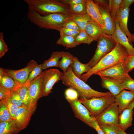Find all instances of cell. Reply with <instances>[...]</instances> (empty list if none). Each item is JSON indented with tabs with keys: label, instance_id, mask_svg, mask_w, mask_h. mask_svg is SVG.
Masks as SVG:
<instances>
[{
	"label": "cell",
	"instance_id": "obj_19",
	"mask_svg": "<svg viewBox=\"0 0 134 134\" xmlns=\"http://www.w3.org/2000/svg\"><path fill=\"white\" fill-rule=\"evenodd\" d=\"M33 113L23 106L18 108L15 114V119L20 126L22 130L27 126Z\"/></svg>",
	"mask_w": 134,
	"mask_h": 134
},
{
	"label": "cell",
	"instance_id": "obj_42",
	"mask_svg": "<svg viewBox=\"0 0 134 134\" xmlns=\"http://www.w3.org/2000/svg\"><path fill=\"white\" fill-rule=\"evenodd\" d=\"M3 33H0V58H1L8 51L7 46L4 41L3 38Z\"/></svg>",
	"mask_w": 134,
	"mask_h": 134
},
{
	"label": "cell",
	"instance_id": "obj_2",
	"mask_svg": "<svg viewBox=\"0 0 134 134\" xmlns=\"http://www.w3.org/2000/svg\"><path fill=\"white\" fill-rule=\"evenodd\" d=\"M129 55L124 46L120 43H116L112 50L102 57L88 72L82 74L80 78L86 82L92 75L125 61Z\"/></svg>",
	"mask_w": 134,
	"mask_h": 134
},
{
	"label": "cell",
	"instance_id": "obj_45",
	"mask_svg": "<svg viewBox=\"0 0 134 134\" xmlns=\"http://www.w3.org/2000/svg\"><path fill=\"white\" fill-rule=\"evenodd\" d=\"M61 1L65 4L67 5H73L83 2L86 0H62Z\"/></svg>",
	"mask_w": 134,
	"mask_h": 134
},
{
	"label": "cell",
	"instance_id": "obj_35",
	"mask_svg": "<svg viewBox=\"0 0 134 134\" xmlns=\"http://www.w3.org/2000/svg\"><path fill=\"white\" fill-rule=\"evenodd\" d=\"M99 125L105 134H118L119 128L118 126L102 124Z\"/></svg>",
	"mask_w": 134,
	"mask_h": 134
},
{
	"label": "cell",
	"instance_id": "obj_17",
	"mask_svg": "<svg viewBox=\"0 0 134 134\" xmlns=\"http://www.w3.org/2000/svg\"><path fill=\"white\" fill-rule=\"evenodd\" d=\"M115 102L118 106L120 114L127 108L134 99V91H127L124 89L115 97Z\"/></svg>",
	"mask_w": 134,
	"mask_h": 134
},
{
	"label": "cell",
	"instance_id": "obj_48",
	"mask_svg": "<svg viewBox=\"0 0 134 134\" xmlns=\"http://www.w3.org/2000/svg\"><path fill=\"white\" fill-rule=\"evenodd\" d=\"M128 107L134 108V99L129 104Z\"/></svg>",
	"mask_w": 134,
	"mask_h": 134
},
{
	"label": "cell",
	"instance_id": "obj_22",
	"mask_svg": "<svg viewBox=\"0 0 134 134\" xmlns=\"http://www.w3.org/2000/svg\"><path fill=\"white\" fill-rule=\"evenodd\" d=\"M21 130L15 119L0 122V134H17Z\"/></svg>",
	"mask_w": 134,
	"mask_h": 134
},
{
	"label": "cell",
	"instance_id": "obj_10",
	"mask_svg": "<svg viewBox=\"0 0 134 134\" xmlns=\"http://www.w3.org/2000/svg\"><path fill=\"white\" fill-rule=\"evenodd\" d=\"M119 114V107L115 102L95 119L98 124H109L118 126Z\"/></svg>",
	"mask_w": 134,
	"mask_h": 134
},
{
	"label": "cell",
	"instance_id": "obj_13",
	"mask_svg": "<svg viewBox=\"0 0 134 134\" xmlns=\"http://www.w3.org/2000/svg\"><path fill=\"white\" fill-rule=\"evenodd\" d=\"M78 99L67 101L75 117L90 127L94 118L86 107Z\"/></svg>",
	"mask_w": 134,
	"mask_h": 134
},
{
	"label": "cell",
	"instance_id": "obj_8",
	"mask_svg": "<svg viewBox=\"0 0 134 134\" xmlns=\"http://www.w3.org/2000/svg\"><path fill=\"white\" fill-rule=\"evenodd\" d=\"M37 64L34 60H32L27 63L25 67L22 68L14 70L2 68V70L3 73L10 76L21 86L25 84L30 73Z\"/></svg>",
	"mask_w": 134,
	"mask_h": 134
},
{
	"label": "cell",
	"instance_id": "obj_5",
	"mask_svg": "<svg viewBox=\"0 0 134 134\" xmlns=\"http://www.w3.org/2000/svg\"><path fill=\"white\" fill-rule=\"evenodd\" d=\"M78 100L87 109L91 116L95 118L115 102V96L113 95L88 99L79 98Z\"/></svg>",
	"mask_w": 134,
	"mask_h": 134
},
{
	"label": "cell",
	"instance_id": "obj_34",
	"mask_svg": "<svg viewBox=\"0 0 134 134\" xmlns=\"http://www.w3.org/2000/svg\"><path fill=\"white\" fill-rule=\"evenodd\" d=\"M122 1V0H108V9L111 17L114 19H115L116 15L119 9Z\"/></svg>",
	"mask_w": 134,
	"mask_h": 134
},
{
	"label": "cell",
	"instance_id": "obj_18",
	"mask_svg": "<svg viewBox=\"0 0 134 134\" xmlns=\"http://www.w3.org/2000/svg\"><path fill=\"white\" fill-rule=\"evenodd\" d=\"M86 3L87 14L104 29V23L98 4L92 0H86Z\"/></svg>",
	"mask_w": 134,
	"mask_h": 134
},
{
	"label": "cell",
	"instance_id": "obj_28",
	"mask_svg": "<svg viewBox=\"0 0 134 134\" xmlns=\"http://www.w3.org/2000/svg\"><path fill=\"white\" fill-rule=\"evenodd\" d=\"M16 90L23 102L24 107L28 109L30 97L28 86L25 85L20 86Z\"/></svg>",
	"mask_w": 134,
	"mask_h": 134
},
{
	"label": "cell",
	"instance_id": "obj_24",
	"mask_svg": "<svg viewBox=\"0 0 134 134\" xmlns=\"http://www.w3.org/2000/svg\"><path fill=\"white\" fill-rule=\"evenodd\" d=\"M71 67L74 74L79 78L83 73L85 72H87L91 69L87 64H84L81 63L80 62L78 58L75 56L74 57Z\"/></svg>",
	"mask_w": 134,
	"mask_h": 134
},
{
	"label": "cell",
	"instance_id": "obj_27",
	"mask_svg": "<svg viewBox=\"0 0 134 134\" xmlns=\"http://www.w3.org/2000/svg\"><path fill=\"white\" fill-rule=\"evenodd\" d=\"M74 57L69 52L62 51V55L59 63V68L63 72L66 71L72 64Z\"/></svg>",
	"mask_w": 134,
	"mask_h": 134
},
{
	"label": "cell",
	"instance_id": "obj_21",
	"mask_svg": "<svg viewBox=\"0 0 134 134\" xmlns=\"http://www.w3.org/2000/svg\"><path fill=\"white\" fill-rule=\"evenodd\" d=\"M0 86L7 92L16 90L20 86L10 76L3 73L0 68Z\"/></svg>",
	"mask_w": 134,
	"mask_h": 134
},
{
	"label": "cell",
	"instance_id": "obj_11",
	"mask_svg": "<svg viewBox=\"0 0 134 134\" xmlns=\"http://www.w3.org/2000/svg\"><path fill=\"white\" fill-rule=\"evenodd\" d=\"M108 0H102L98 4L104 23L105 32L107 34L111 35L115 29V21L110 14L108 7Z\"/></svg>",
	"mask_w": 134,
	"mask_h": 134
},
{
	"label": "cell",
	"instance_id": "obj_31",
	"mask_svg": "<svg viewBox=\"0 0 134 134\" xmlns=\"http://www.w3.org/2000/svg\"><path fill=\"white\" fill-rule=\"evenodd\" d=\"M77 45L81 43L89 44L94 41H97L94 38L90 36L85 30L82 31L76 37Z\"/></svg>",
	"mask_w": 134,
	"mask_h": 134
},
{
	"label": "cell",
	"instance_id": "obj_14",
	"mask_svg": "<svg viewBox=\"0 0 134 134\" xmlns=\"http://www.w3.org/2000/svg\"><path fill=\"white\" fill-rule=\"evenodd\" d=\"M115 29L111 37L116 43H119L126 49L129 55L134 54V48L130 43L126 35L121 29L118 21L115 19Z\"/></svg>",
	"mask_w": 134,
	"mask_h": 134
},
{
	"label": "cell",
	"instance_id": "obj_50",
	"mask_svg": "<svg viewBox=\"0 0 134 134\" xmlns=\"http://www.w3.org/2000/svg\"><path fill=\"white\" fill-rule=\"evenodd\" d=\"M131 37L132 42H134V34H131Z\"/></svg>",
	"mask_w": 134,
	"mask_h": 134
},
{
	"label": "cell",
	"instance_id": "obj_25",
	"mask_svg": "<svg viewBox=\"0 0 134 134\" xmlns=\"http://www.w3.org/2000/svg\"><path fill=\"white\" fill-rule=\"evenodd\" d=\"M62 55V51H55L52 53L50 58L41 64L42 69L52 67H59V63Z\"/></svg>",
	"mask_w": 134,
	"mask_h": 134
},
{
	"label": "cell",
	"instance_id": "obj_29",
	"mask_svg": "<svg viewBox=\"0 0 134 134\" xmlns=\"http://www.w3.org/2000/svg\"><path fill=\"white\" fill-rule=\"evenodd\" d=\"M76 37L69 36H60L57 40L56 44L65 47L66 49L76 47Z\"/></svg>",
	"mask_w": 134,
	"mask_h": 134
},
{
	"label": "cell",
	"instance_id": "obj_20",
	"mask_svg": "<svg viewBox=\"0 0 134 134\" xmlns=\"http://www.w3.org/2000/svg\"><path fill=\"white\" fill-rule=\"evenodd\" d=\"M133 108L127 107L119 115L118 126L125 131L132 125Z\"/></svg>",
	"mask_w": 134,
	"mask_h": 134
},
{
	"label": "cell",
	"instance_id": "obj_16",
	"mask_svg": "<svg viewBox=\"0 0 134 134\" xmlns=\"http://www.w3.org/2000/svg\"><path fill=\"white\" fill-rule=\"evenodd\" d=\"M100 77L102 87L108 90L115 97L124 89L121 84L122 80L107 76Z\"/></svg>",
	"mask_w": 134,
	"mask_h": 134
},
{
	"label": "cell",
	"instance_id": "obj_1",
	"mask_svg": "<svg viewBox=\"0 0 134 134\" xmlns=\"http://www.w3.org/2000/svg\"><path fill=\"white\" fill-rule=\"evenodd\" d=\"M61 80L65 85L75 89L78 92L79 98L88 99L113 95L110 92H101L92 88L74 74L71 67L63 72Z\"/></svg>",
	"mask_w": 134,
	"mask_h": 134
},
{
	"label": "cell",
	"instance_id": "obj_9",
	"mask_svg": "<svg viewBox=\"0 0 134 134\" xmlns=\"http://www.w3.org/2000/svg\"><path fill=\"white\" fill-rule=\"evenodd\" d=\"M42 76L43 72L27 86L30 97L28 109L34 112L38 100L43 97L41 84Z\"/></svg>",
	"mask_w": 134,
	"mask_h": 134
},
{
	"label": "cell",
	"instance_id": "obj_39",
	"mask_svg": "<svg viewBox=\"0 0 134 134\" xmlns=\"http://www.w3.org/2000/svg\"><path fill=\"white\" fill-rule=\"evenodd\" d=\"M10 98L12 102L18 108L23 107V102L16 90L10 93Z\"/></svg>",
	"mask_w": 134,
	"mask_h": 134
},
{
	"label": "cell",
	"instance_id": "obj_30",
	"mask_svg": "<svg viewBox=\"0 0 134 134\" xmlns=\"http://www.w3.org/2000/svg\"><path fill=\"white\" fill-rule=\"evenodd\" d=\"M12 119L4 98L0 101V122L7 121Z\"/></svg>",
	"mask_w": 134,
	"mask_h": 134
},
{
	"label": "cell",
	"instance_id": "obj_43",
	"mask_svg": "<svg viewBox=\"0 0 134 134\" xmlns=\"http://www.w3.org/2000/svg\"><path fill=\"white\" fill-rule=\"evenodd\" d=\"M125 62L127 70L129 72L134 68V54L129 55Z\"/></svg>",
	"mask_w": 134,
	"mask_h": 134
},
{
	"label": "cell",
	"instance_id": "obj_36",
	"mask_svg": "<svg viewBox=\"0 0 134 134\" xmlns=\"http://www.w3.org/2000/svg\"><path fill=\"white\" fill-rule=\"evenodd\" d=\"M10 93L7 92L6 96L5 99L11 118L12 119H15V114L18 107L11 102L10 98Z\"/></svg>",
	"mask_w": 134,
	"mask_h": 134
},
{
	"label": "cell",
	"instance_id": "obj_47",
	"mask_svg": "<svg viewBox=\"0 0 134 134\" xmlns=\"http://www.w3.org/2000/svg\"><path fill=\"white\" fill-rule=\"evenodd\" d=\"M7 92L2 87L0 86V100L5 98Z\"/></svg>",
	"mask_w": 134,
	"mask_h": 134
},
{
	"label": "cell",
	"instance_id": "obj_12",
	"mask_svg": "<svg viewBox=\"0 0 134 134\" xmlns=\"http://www.w3.org/2000/svg\"><path fill=\"white\" fill-rule=\"evenodd\" d=\"M125 61L121 62L105 70L98 72L95 75L100 77H109L115 79L122 80L129 75Z\"/></svg>",
	"mask_w": 134,
	"mask_h": 134
},
{
	"label": "cell",
	"instance_id": "obj_46",
	"mask_svg": "<svg viewBox=\"0 0 134 134\" xmlns=\"http://www.w3.org/2000/svg\"><path fill=\"white\" fill-rule=\"evenodd\" d=\"M134 2V0H122L119 8H129L130 5Z\"/></svg>",
	"mask_w": 134,
	"mask_h": 134
},
{
	"label": "cell",
	"instance_id": "obj_32",
	"mask_svg": "<svg viewBox=\"0 0 134 134\" xmlns=\"http://www.w3.org/2000/svg\"><path fill=\"white\" fill-rule=\"evenodd\" d=\"M68 5L71 13L80 15L87 14L86 1L83 3Z\"/></svg>",
	"mask_w": 134,
	"mask_h": 134
},
{
	"label": "cell",
	"instance_id": "obj_38",
	"mask_svg": "<svg viewBox=\"0 0 134 134\" xmlns=\"http://www.w3.org/2000/svg\"><path fill=\"white\" fill-rule=\"evenodd\" d=\"M65 95L67 101L78 99L79 98L77 92L75 89L71 88L69 87L65 90Z\"/></svg>",
	"mask_w": 134,
	"mask_h": 134
},
{
	"label": "cell",
	"instance_id": "obj_7",
	"mask_svg": "<svg viewBox=\"0 0 134 134\" xmlns=\"http://www.w3.org/2000/svg\"><path fill=\"white\" fill-rule=\"evenodd\" d=\"M63 75V72L56 68L43 71L41 84L43 96H47L51 92L53 86L61 80Z\"/></svg>",
	"mask_w": 134,
	"mask_h": 134
},
{
	"label": "cell",
	"instance_id": "obj_44",
	"mask_svg": "<svg viewBox=\"0 0 134 134\" xmlns=\"http://www.w3.org/2000/svg\"><path fill=\"white\" fill-rule=\"evenodd\" d=\"M95 129L98 134H105L100 128L95 118H94L91 123V127Z\"/></svg>",
	"mask_w": 134,
	"mask_h": 134
},
{
	"label": "cell",
	"instance_id": "obj_15",
	"mask_svg": "<svg viewBox=\"0 0 134 134\" xmlns=\"http://www.w3.org/2000/svg\"><path fill=\"white\" fill-rule=\"evenodd\" d=\"M130 10L129 8H119L116 15L115 19L118 21L121 29L126 35L130 43L133 46L131 37V34L129 32L127 26Z\"/></svg>",
	"mask_w": 134,
	"mask_h": 134
},
{
	"label": "cell",
	"instance_id": "obj_40",
	"mask_svg": "<svg viewBox=\"0 0 134 134\" xmlns=\"http://www.w3.org/2000/svg\"><path fill=\"white\" fill-rule=\"evenodd\" d=\"M81 31L68 29L62 28L59 32L60 36H69L76 37Z\"/></svg>",
	"mask_w": 134,
	"mask_h": 134
},
{
	"label": "cell",
	"instance_id": "obj_37",
	"mask_svg": "<svg viewBox=\"0 0 134 134\" xmlns=\"http://www.w3.org/2000/svg\"><path fill=\"white\" fill-rule=\"evenodd\" d=\"M121 84L124 89L134 91V80L129 75L122 80Z\"/></svg>",
	"mask_w": 134,
	"mask_h": 134
},
{
	"label": "cell",
	"instance_id": "obj_33",
	"mask_svg": "<svg viewBox=\"0 0 134 134\" xmlns=\"http://www.w3.org/2000/svg\"><path fill=\"white\" fill-rule=\"evenodd\" d=\"M42 70L41 64L37 65L30 73L27 80L23 85L28 86L31 82L42 73Z\"/></svg>",
	"mask_w": 134,
	"mask_h": 134
},
{
	"label": "cell",
	"instance_id": "obj_23",
	"mask_svg": "<svg viewBox=\"0 0 134 134\" xmlns=\"http://www.w3.org/2000/svg\"><path fill=\"white\" fill-rule=\"evenodd\" d=\"M85 30L90 36L97 41L100 36L106 34L104 29L93 20L88 22Z\"/></svg>",
	"mask_w": 134,
	"mask_h": 134
},
{
	"label": "cell",
	"instance_id": "obj_26",
	"mask_svg": "<svg viewBox=\"0 0 134 134\" xmlns=\"http://www.w3.org/2000/svg\"><path fill=\"white\" fill-rule=\"evenodd\" d=\"M71 19L77 24L81 31L85 30L88 22L92 20L87 14L80 15L71 13Z\"/></svg>",
	"mask_w": 134,
	"mask_h": 134
},
{
	"label": "cell",
	"instance_id": "obj_41",
	"mask_svg": "<svg viewBox=\"0 0 134 134\" xmlns=\"http://www.w3.org/2000/svg\"><path fill=\"white\" fill-rule=\"evenodd\" d=\"M63 28L72 30L81 31L77 24L71 19L68 20L66 22Z\"/></svg>",
	"mask_w": 134,
	"mask_h": 134
},
{
	"label": "cell",
	"instance_id": "obj_4",
	"mask_svg": "<svg viewBox=\"0 0 134 134\" xmlns=\"http://www.w3.org/2000/svg\"><path fill=\"white\" fill-rule=\"evenodd\" d=\"M28 6L38 14L44 16L58 13H70L68 5L60 0H24Z\"/></svg>",
	"mask_w": 134,
	"mask_h": 134
},
{
	"label": "cell",
	"instance_id": "obj_6",
	"mask_svg": "<svg viewBox=\"0 0 134 134\" xmlns=\"http://www.w3.org/2000/svg\"><path fill=\"white\" fill-rule=\"evenodd\" d=\"M97 41V45L95 53L91 60L87 63L91 68L94 66L102 57L112 50L116 44L111 35L106 34L100 36Z\"/></svg>",
	"mask_w": 134,
	"mask_h": 134
},
{
	"label": "cell",
	"instance_id": "obj_3",
	"mask_svg": "<svg viewBox=\"0 0 134 134\" xmlns=\"http://www.w3.org/2000/svg\"><path fill=\"white\" fill-rule=\"evenodd\" d=\"M27 18L31 22L40 28L59 31L66 22L71 19V13H58L42 16L28 6Z\"/></svg>",
	"mask_w": 134,
	"mask_h": 134
},
{
	"label": "cell",
	"instance_id": "obj_49",
	"mask_svg": "<svg viewBox=\"0 0 134 134\" xmlns=\"http://www.w3.org/2000/svg\"><path fill=\"white\" fill-rule=\"evenodd\" d=\"M118 134H127L125 132L119 128Z\"/></svg>",
	"mask_w": 134,
	"mask_h": 134
}]
</instances>
